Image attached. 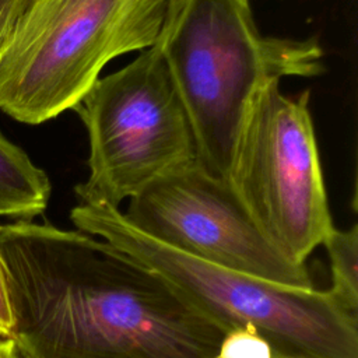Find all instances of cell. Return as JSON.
I'll list each match as a JSON object with an SVG mask.
<instances>
[{
  "instance_id": "6da1fadb",
  "label": "cell",
  "mask_w": 358,
  "mask_h": 358,
  "mask_svg": "<svg viewBox=\"0 0 358 358\" xmlns=\"http://www.w3.org/2000/svg\"><path fill=\"white\" fill-rule=\"evenodd\" d=\"M20 358H218L228 334L169 280L103 239L0 225Z\"/></svg>"
},
{
  "instance_id": "7a4b0ae2",
  "label": "cell",
  "mask_w": 358,
  "mask_h": 358,
  "mask_svg": "<svg viewBox=\"0 0 358 358\" xmlns=\"http://www.w3.org/2000/svg\"><path fill=\"white\" fill-rule=\"evenodd\" d=\"M155 45L187 113L197 162L222 180L253 94L284 77L324 71L315 38L263 35L250 0H166Z\"/></svg>"
},
{
  "instance_id": "3957f363",
  "label": "cell",
  "mask_w": 358,
  "mask_h": 358,
  "mask_svg": "<svg viewBox=\"0 0 358 358\" xmlns=\"http://www.w3.org/2000/svg\"><path fill=\"white\" fill-rule=\"evenodd\" d=\"M70 220L161 273L227 333L263 337L274 358H358V317L330 289L284 285L194 259L138 231L110 206L77 204Z\"/></svg>"
},
{
  "instance_id": "277c9868",
  "label": "cell",
  "mask_w": 358,
  "mask_h": 358,
  "mask_svg": "<svg viewBox=\"0 0 358 358\" xmlns=\"http://www.w3.org/2000/svg\"><path fill=\"white\" fill-rule=\"evenodd\" d=\"M166 0H25L0 55V110L41 124L74 109L115 57L152 46Z\"/></svg>"
},
{
  "instance_id": "5b68a950",
  "label": "cell",
  "mask_w": 358,
  "mask_h": 358,
  "mask_svg": "<svg viewBox=\"0 0 358 358\" xmlns=\"http://www.w3.org/2000/svg\"><path fill=\"white\" fill-rule=\"evenodd\" d=\"M88 134V176L78 204L119 208L151 182L197 161L192 126L154 43L99 77L73 109Z\"/></svg>"
},
{
  "instance_id": "8992f818",
  "label": "cell",
  "mask_w": 358,
  "mask_h": 358,
  "mask_svg": "<svg viewBox=\"0 0 358 358\" xmlns=\"http://www.w3.org/2000/svg\"><path fill=\"white\" fill-rule=\"evenodd\" d=\"M225 182L260 232L303 264L334 228L309 110L280 81L262 85L239 124Z\"/></svg>"
},
{
  "instance_id": "52a82bcc",
  "label": "cell",
  "mask_w": 358,
  "mask_h": 358,
  "mask_svg": "<svg viewBox=\"0 0 358 358\" xmlns=\"http://www.w3.org/2000/svg\"><path fill=\"white\" fill-rule=\"evenodd\" d=\"M124 218L150 238L194 259L298 288H313L306 264L285 257L256 227L228 183L199 162L151 182Z\"/></svg>"
},
{
  "instance_id": "ba28073f",
  "label": "cell",
  "mask_w": 358,
  "mask_h": 358,
  "mask_svg": "<svg viewBox=\"0 0 358 358\" xmlns=\"http://www.w3.org/2000/svg\"><path fill=\"white\" fill-rule=\"evenodd\" d=\"M50 192L46 172L0 133V217L32 221L46 210Z\"/></svg>"
},
{
  "instance_id": "9c48e42d",
  "label": "cell",
  "mask_w": 358,
  "mask_h": 358,
  "mask_svg": "<svg viewBox=\"0 0 358 358\" xmlns=\"http://www.w3.org/2000/svg\"><path fill=\"white\" fill-rule=\"evenodd\" d=\"M330 259V292L355 317H358V227L347 231L333 228L322 243Z\"/></svg>"
},
{
  "instance_id": "30bf717a",
  "label": "cell",
  "mask_w": 358,
  "mask_h": 358,
  "mask_svg": "<svg viewBox=\"0 0 358 358\" xmlns=\"http://www.w3.org/2000/svg\"><path fill=\"white\" fill-rule=\"evenodd\" d=\"M218 358H274L268 343L250 330H235L222 340Z\"/></svg>"
},
{
  "instance_id": "8fae6325",
  "label": "cell",
  "mask_w": 358,
  "mask_h": 358,
  "mask_svg": "<svg viewBox=\"0 0 358 358\" xmlns=\"http://www.w3.org/2000/svg\"><path fill=\"white\" fill-rule=\"evenodd\" d=\"M24 4L25 0H0V55L11 38Z\"/></svg>"
},
{
  "instance_id": "7c38bea8",
  "label": "cell",
  "mask_w": 358,
  "mask_h": 358,
  "mask_svg": "<svg viewBox=\"0 0 358 358\" xmlns=\"http://www.w3.org/2000/svg\"><path fill=\"white\" fill-rule=\"evenodd\" d=\"M11 333V310L7 295L6 275L0 259V338H10Z\"/></svg>"
},
{
  "instance_id": "4fadbf2b",
  "label": "cell",
  "mask_w": 358,
  "mask_h": 358,
  "mask_svg": "<svg viewBox=\"0 0 358 358\" xmlns=\"http://www.w3.org/2000/svg\"><path fill=\"white\" fill-rule=\"evenodd\" d=\"M0 358H20L11 338H0Z\"/></svg>"
}]
</instances>
